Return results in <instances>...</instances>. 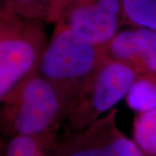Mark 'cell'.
I'll return each instance as SVG.
<instances>
[{
	"label": "cell",
	"instance_id": "6",
	"mask_svg": "<svg viewBox=\"0 0 156 156\" xmlns=\"http://www.w3.org/2000/svg\"><path fill=\"white\" fill-rule=\"evenodd\" d=\"M123 12L122 0H77L60 11L56 22L105 48L118 32Z\"/></svg>",
	"mask_w": 156,
	"mask_h": 156
},
{
	"label": "cell",
	"instance_id": "14",
	"mask_svg": "<svg viewBox=\"0 0 156 156\" xmlns=\"http://www.w3.org/2000/svg\"><path fill=\"white\" fill-rule=\"evenodd\" d=\"M11 10L9 0H0V12Z\"/></svg>",
	"mask_w": 156,
	"mask_h": 156
},
{
	"label": "cell",
	"instance_id": "9",
	"mask_svg": "<svg viewBox=\"0 0 156 156\" xmlns=\"http://www.w3.org/2000/svg\"><path fill=\"white\" fill-rule=\"evenodd\" d=\"M10 8L20 17L38 22H56L59 0H9Z\"/></svg>",
	"mask_w": 156,
	"mask_h": 156
},
{
	"label": "cell",
	"instance_id": "8",
	"mask_svg": "<svg viewBox=\"0 0 156 156\" xmlns=\"http://www.w3.org/2000/svg\"><path fill=\"white\" fill-rule=\"evenodd\" d=\"M55 147L56 144L33 136L1 137L2 156H56Z\"/></svg>",
	"mask_w": 156,
	"mask_h": 156
},
{
	"label": "cell",
	"instance_id": "1",
	"mask_svg": "<svg viewBox=\"0 0 156 156\" xmlns=\"http://www.w3.org/2000/svg\"><path fill=\"white\" fill-rule=\"evenodd\" d=\"M71 105L37 70L0 99V136L27 135L56 144Z\"/></svg>",
	"mask_w": 156,
	"mask_h": 156
},
{
	"label": "cell",
	"instance_id": "15",
	"mask_svg": "<svg viewBox=\"0 0 156 156\" xmlns=\"http://www.w3.org/2000/svg\"><path fill=\"white\" fill-rule=\"evenodd\" d=\"M0 156H2V149H1V137H0Z\"/></svg>",
	"mask_w": 156,
	"mask_h": 156
},
{
	"label": "cell",
	"instance_id": "3",
	"mask_svg": "<svg viewBox=\"0 0 156 156\" xmlns=\"http://www.w3.org/2000/svg\"><path fill=\"white\" fill-rule=\"evenodd\" d=\"M43 23L0 12V99L36 72L48 43Z\"/></svg>",
	"mask_w": 156,
	"mask_h": 156
},
{
	"label": "cell",
	"instance_id": "5",
	"mask_svg": "<svg viewBox=\"0 0 156 156\" xmlns=\"http://www.w3.org/2000/svg\"><path fill=\"white\" fill-rule=\"evenodd\" d=\"M113 108L81 130L67 132L55 147L56 156H144L134 140L122 132Z\"/></svg>",
	"mask_w": 156,
	"mask_h": 156
},
{
	"label": "cell",
	"instance_id": "12",
	"mask_svg": "<svg viewBox=\"0 0 156 156\" xmlns=\"http://www.w3.org/2000/svg\"><path fill=\"white\" fill-rule=\"evenodd\" d=\"M122 5L131 22L156 31V0H122Z\"/></svg>",
	"mask_w": 156,
	"mask_h": 156
},
{
	"label": "cell",
	"instance_id": "4",
	"mask_svg": "<svg viewBox=\"0 0 156 156\" xmlns=\"http://www.w3.org/2000/svg\"><path fill=\"white\" fill-rule=\"evenodd\" d=\"M138 76L133 68L106 56L89 78L63 124L67 132L81 130L125 98Z\"/></svg>",
	"mask_w": 156,
	"mask_h": 156
},
{
	"label": "cell",
	"instance_id": "7",
	"mask_svg": "<svg viewBox=\"0 0 156 156\" xmlns=\"http://www.w3.org/2000/svg\"><path fill=\"white\" fill-rule=\"evenodd\" d=\"M108 57L133 68L137 75L156 74V31L147 28L124 30L105 47Z\"/></svg>",
	"mask_w": 156,
	"mask_h": 156
},
{
	"label": "cell",
	"instance_id": "2",
	"mask_svg": "<svg viewBox=\"0 0 156 156\" xmlns=\"http://www.w3.org/2000/svg\"><path fill=\"white\" fill-rule=\"evenodd\" d=\"M106 56L104 47L95 44L66 25L56 23L37 71L61 91L72 108Z\"/></svg>",
	"mask_w": 156,
	"mask_h": 156
},
{
	"label": "cell",
	"instance_id": "10",
	"mask_svg": "<svg viewBox=\"0 0 156 156\" xmlns=\"http://www.w3.org/2000/svg\"><path fill=\"white\" fill-rule=\"evenodd\" d=\"M128 107L138 113L156 109V79L151 76H138L126 96Z\"/></svg>",
	"mask_w": 156,
	"mask_h": 156
},
{
	"label": "cell",
	"instance_id": "16",
	"mask_svg": "<svg viewBox=\"0 0 156 156\" xmlns=\"http://www.w3.org/2000/svg\"><path fill=\"white\" fill-rule=\"evenodd\" d=\"M144 156H151V155H144Z\"/></svg>",
	"mask_w": 156,
	"mask_h": 156
},
{
	"label": "cell",
	"instance_id": "11",
	"mask_svg": "<svg viewBox=\"0 0 156 156\" xmlns=\"http://www.w3.org/2000/svg\"><path fill=\"white\" fill-rule=\"evenodd\" d=\"M133 135L145 155L156 156V109L138 113L134 118Z\"/></svg>",
	"mask_w": 156,
	"mask_h": 156
},
{
	"label": "cell",
	"instance_id": "13",
	"mask_svg": "<svg viewBox=\"0 0 156 156\" xmlns=\"http://www.w3.org/2000/svg\"><path fill=\"white\" fill-rule=\"evenodd\" d=\"M76 1H77V0H59V12H58V15H59L60 11H61L64 7H66L67 5L72 4L73 2H76ZM57 17H58V16H57ZM56 19H57V18H56Z\"/></svg>",
	"mask_w": 156,
	"mask_h": 156
}]
</instances>
